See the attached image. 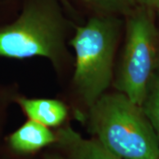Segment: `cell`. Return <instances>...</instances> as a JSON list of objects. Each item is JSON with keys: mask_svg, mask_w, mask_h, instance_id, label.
I'll use <instances>...</instances> for the list:
<instances>
[{"mask_svg": "<svg viewBox=\"0 0 159 159\" xmlns=\"http://www.w3.org/2000/svg\"><path fill=\"white\" fill-rule=\"evenodd\" d=\"M94 138L123 159H159V143L142 105L120 92L103 94L89 108Z\"/></svg>", "mask_w": 159, "mask_h": 159, "instance_id": "obj_1", "label": "cell"}, {"mask_svg": "<svg viewBox=\"0 0 159 159\" xmlns=\"http://www.w3.org/2000/svg\"><path fill=\"white\" fill-rule=\"evenodd\" d=\"M66 28L55 0H32L16 20L0 29V57H43L60 67L67 53Z\"/></svg>", "mask_w": 159, "mask_h": 159, "instance_id": "obj_2", "label": "cell"}, {"mask_svg": "<svg viewBox=\"0 0 159 159\" xmlns=\"http://www.w3.org/2000/svg\"><path fill=\"white\" fill-rule=\"evenodd\" d=\"M120 32L116 15L100 14L77 28L69 42L75 53L74 86L88 109L105 94L113 78V63Z\"/></svg>", "mask_w": 159, "mask_h": 159, "instance_id": "obj_3", "label": "cell"}, {"mask_svg": "<svg viewBox=\"0 0 159 159\" xmlns=\"http://www.w3.org/2000/svg\"><path fill=\"white\" fill-rule=\"evenodd\" d=\"M153 10L135 7L127 15L125 40L114 87L142 105L159 66V34Z\"/></svg>", "mask_w": 159, "mask_h": 159, "instance_id": "obj_4", "label": "cell"}, {"mask_svg": "<svg viewBox=\"0 0 159 159\" xmlns=\"http://www.w3.org/2000/svg\"><path fill=\"white\" fill-rule=\"evenodd\" d=\"M57 147L66 159H123L111 152L96 138L87 139L70 125L56 132Z\"/></svg>", "mask_w": 159, "mask_h": 159, "instance_id": "obj_5", "label": "cell"}, {"mask_svg": "<svg viewBox=\"0 0 159 159\" xmlns=\"http://www.w3.org/2000/svg\"><path fill=\"white\" fill-rule=\"evenodd\" d=\"M57 142L50 127L29 119L9 137L11 148L19 153H34Z\"/></svg>", "mask_w": 159, "mask_h": 159, "instance_id": "obj_6", "label": "cell"}, {"mask_svg": "<svg viewBox=\"0 0 159 159\" xmlns=\"http://www.w3.org/2000/svg\"><path fill=\"white\" fill-rule=\"evenodd\" d=\"M17 102L29 117V119L50 128L63 125L68 115V110L66 104L56 99H30L20 97Z\"/></svg>", "mask_w": 159, "mask_h": 159, "instance_id": "obj_7", "label": "cell"}, {"mask_svg": "<svg viewBox=\"0 0 159 159\" xmlns=\"http://www.w3.org/2000/svg\"><path fill=\"white\" fill-rule=\"evenodd\" d=\"M142 106L153 127L159 143V66L148 85Z\"/></svg>", "mask_w": 159, "mask_h": 159, "instance_id": "obj_8", "label": "cell"}, {"mask_svg": "<svg viewBox=\"0 0 159 159\" xmlns=\"http://www.w3.org/2000/svg\"><path fill=\"white\" fill-rule=\"evenodd\" d=\"M87 4L98 10L102 14L109 15H125L135 8L134 0H83Z\"/></svg>", "mask_w": 159, "mask_h": 159, "instance_id": "obj_9", "label": "cell"}, {"mask_svg": "<svg viewBox=\"0 0 159 159\" xmlns=\"http://www.w3.org/2000/svg\"><path fill=\"white\" fill-rule=\"evenodd\" d=\"M135 4L150 10H158L159 0H134Z\"/></svg>", "mask_w": 159, "mask_h": 159, "instance_id": "obj_10", "label": "cell"}, {"mask_svg": "<svg viewBox=\"0 0 159 159\" xmlns=\"http://www.w3.org/2000/svg\"><path fill=\"white\" fill-rule=\"evenodd\" d=\"M44 159H66L63 156L60 155H54V154H50V155H47L45 156Z\"/></svg>", "mask_w": 159, "mask_h": 159, "instance_id": "obj_11", "label": "cell"}, {"mask_svg": "<svg viewBox=\"0 0 159 159\" xmlns=\"http://www.w3.org/2000/svg\"><path fill=\"white\" fill-rule=\"evenodd\" d=\"M157 14H158V24H159V9L157 10ZM157 30H158V34H159V26H158V28H157Z\"/></svg>", "mask_w": 159, "mask_h": 159, "instance_id": "obj_12", "label": "cell"}]
</instances>
